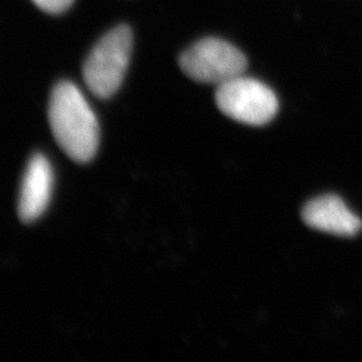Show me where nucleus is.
<instances>
[{"mask_svg":"<svg viewBox=\"0 0 362 362\" xmlns=\"http://www.w3.org/2000/svg\"><path fill=\"white\" fill-rule=\"evenodd\" d=\"M52 168L49 160L35 155L27 165L18 203L19 218L25 223L39 219L50 204L52 194Z\"/></svg>","mask_w":362,"mask_h":362,"instance_id":"423d86ee","label":"nucleus"},{"mask_svg":"<svg viewBox=\"0 0 362 362\" xmlns=\"http://www.w3.org/2000/svg\"><path fill=\"white\" fill-rule=\"evenodd\" d=\"M302 220L313 230L337 236H356L362 230V220L336 194L309 202L302 209Z\"/></svg>","mask_w":362,"mask_h":362,"instance_id":"39448f33","label":"nucleus"},{"mask_svg":"<svg viewBox=\"0 0 362 362\" xmlns=\"http://www.w3.org/2000/svg\"><path fill=\"white\" fill-rule=\"evenodd\" d=\"M40 10L49 13H62L69 10L74 0H33Z\"/></svg>","mask_w":362,"mask_h":362,"instance_id":"0eeeda50","label":"nucleus"},{"mask_svg":"<svg viewBox=\"0 0 362 362\" xmlns=\"http://www.w3.org/2000/svg\"><path fill=\"white\" fill-rule=\"evenodd\" d=\"M179 65L182 73L196 82L219 86L233 78L243 76L247 58L228 42L206 38L182 52Z\"/></svg>","mask_w":362,"mask_h":362,"instance_id":"20e7f679","label":"nucleus"},{"mask_svg":"<svg viewBox=\"0 0 362 362\" xmlns=\"http://www.w3.org/2000/svg\"><path fill=\"white\" fill-rule=\"evenodd\" d=\"M49 121L55 141L73 161L85 164L97 155L100 125L82 91L73 82H59L52 93Z\"/></svg>","mask_w":362,"mask_h":362,"instance_id":"f257e3e1","label":"nucleus"},{"mask_svg":"<svg viewBox=\"0 0 362 362\" xmlns=\"http://www.w3.org/2000/svg\"><path fill=\"white\" fill-rule=\"evenodd\" d=\"M132 49L133 34L125 25L115 27L98 40L83 65L85 83L95 97L105 100L119 89L128 71Z\"/></svg>","mask_w":362,"mask_h":362,"instance_id":"f03ea898","label":"nucleus"},{"mask_svg":"<svg viewBox=\"0 0 362 362\" xmlns=\"http://www.w3.org/2000/svg\"><path fill=\"white\" fill-rule=\"evenodd\" d=\"M216 105L224 116L251 127H262L278 113V98L274 91L252 78H233L216 89Z\"/></svg>","mask_w":362,"mask_h":362,"instance_id":"7ed1b4c3","label":"nucleus"}]
</instances>
